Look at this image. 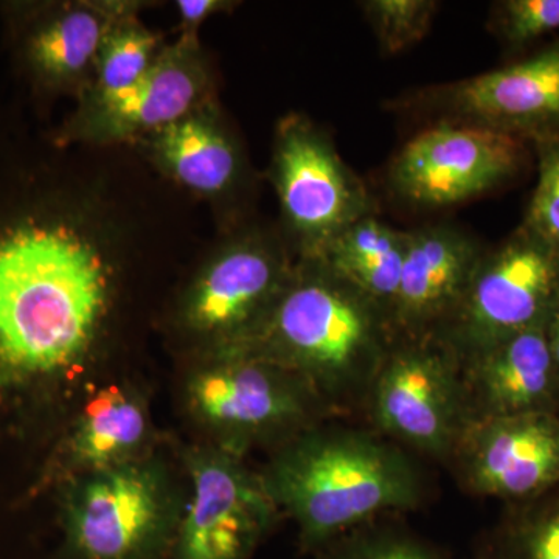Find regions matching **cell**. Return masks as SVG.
Masks as SVG:
<instances>
[{
    "label": "cell",
    "mask_w": 559,
    "mask_h": 559,
    "mask_svg": "<svg viewBox=\"0 0 559 559\" xmlns=\"http://www.w3.org/2000/svg\"><path fill=\"white\" fill-rule=\"evenodd\" d=\"M532 153L522 140L488 128L426 124L390 160L388 183L412 207H454L516 179Z\"/></svg>",
    "instance_id": "5"
},
{
    "label": "cell",
    "mask_w": 559,
    "mask_h": 559,
    "mask_svg": "<svg viewBox=\"0 0 559 559\" xmlns=\"http://www.w3.org/2000/svg\"><path fill=\"white\" fill-rule=\"evenodd\" d=\"M538 182L521 226L559 259V145L536 146Z\"/></svg>",
    "instance_id": "23"
},
{
    "label": "cell",
    "mask_w": 559,
    "mask_h": 559,
    "mask_svg": "<svg viewBox=\"0 0 559 559\" xmlns=\"http://www.w3.org/2000/svg\"><path fill=\"white\" fill-rule=\"evenodd\" d=\"M216 5L218 3L213 0H193V2L187 0V2H179V11L183 21L197 24L202 17L207 16L210 11L215 10Z\"/></svg>",
    "instance_id": "27"
},
{
    "label": "cell",
    "mask_w": 559,
    "mask_h": 559,
    "mask_svg": "<svg viewBox=\"0 0 559 559\" xmlns=\"http://www.w3.org/2000/svg\"><path fill=\"white\" fill-rule=\"evenodd\" d=\"M406 246L407 230L395 229L378 215H370L342 230L312 259L358 289L390 319Z\"/></svg>",
    "instance_id": "16"
},
{
    "label": "cell",
    "mask_w": 559,
    "mask_h": 559,
    "mask_svg": "<svg viewBox=\"0 0 559 559\" xmlns=\"http://www.w3.org/2000/svg\"><path fill=\"white\" fill-rule=\"evenodd\" d=\"M559 259L524 226L485 250L465 296L444 325L452 344L476 355L557 310Z\"/></svg>",
    "instance_id": "6"
},
{
    "label": "cell",
    "mask_w": 559,
    "mask_h": 559,
    "mask_svg": "<svg viewBox=\"0 0 559 559\" xmlns=\"http://www.w3.org/2000/svg\"><path fill=\"white\" fill-rule=\"evenodd\" d=\"M385 356L374 385V417L418 450L440 452L454 440L459 395L440 340L407 337Z\"/></svg>",
    "instance_id": "10"
},
{
    "label": "cell",
    "mask_w": 559,
    "mask_h": 559,
    "mask_svg": "<svg viewBox=\"0 0 559 559\" xmlns=\"http://www.w3.org/2000/svg\"><path fill=\"white\" fill-rule=\"evenodd\" d=\"M489 33L510 61L559 36V0H499L489 9Z\"/></svg>",
    "instance_id": "20"
},
{
    "label": "cell",
    "mask_w": 559,
    "mask_h": 559,
    "mask_svg": "<svg viewBox=\"0 0 559 559\" xmlns=\"http://www.w3.org/2000/svg\"><path fill=\"white\" fill-rule=\"evenodd\" d=\"M154 46L153 36L135 31L110 40L102 62L103 102L131 90L146 75Z\"/></svg>",
    "instance_id": "24"
},
{
    "label": "cell",
    "mask_w": 559,
    "mask_h": 559,
    "mask_svg": "<svg viewBox=\"0 0 559 559\" xmlns=\"http://www.w3.org/2000/svg\"><path fill=\"white\" fill-rule=\"evenodd\" d=\"M264 487L312 540L381 511L411 507L418 498L417 477L406 459L355 433L301 441L280 457Z\"/></svg>",
    "instance_id": "2"
},
{
    "label": "cell",
    "mask_w": 559,
    "mask_h": 559,
    "mask_svg": "<svg viewBox=\"0 0 559 559\" xmlns=\"http://www.w3.org/2000/svg\"><path fill=\"white\" fill-rule=\"evenodd\" d=\"M358 559H432L409 543H384L364 551Z\"/></svg>",
    "instance_id": "26"
},
{
    "label": "cell",
    "mask_w": 559,
    "mask_h": 559,
    "mask_svg": "<svg viewBox=\"0 0 559 559\" xmlns=\"http://www.w3.org/2000/svg\"><path fill=\"white\" fill-rule=\"evenodd\" d=\"M557 308H558V310H559V294H558V305H557Z\"/></svg>",
    "instance_id": "29"
},
{
    "label": "cell",
    "mask_w": 559,
    "mask_h": 559,
    "mask_svg": "<svg viewBox=\"0 0 559 559\" xmlns=\"http://www.w3.org/2000/svg\"><path fill=\"white\" fill-rule=\"evenodd\" d=\"M547 340H549L551 360L559 380V310H555L547 322Z\"/></svg>",
    "instance_id": "28"
},
{
    "label": "cell",
    "mask_w": 559,
    "mask_h": 559,
    "mask_svg": "<svg viewBox=\"0 0 559 559\" xmlns=\"http://www.w3.org/2000/svg\"><path fill=\"white\" fill-rule=\"evenodd\" d=\"M468 231L450 224L407 230L406 257L392 326L407 337L430 336L450 322L485 253Z\"/></svg>",
    "instance_id": "11"
},
{
    "label": "cell",
    "mask_w": 559,
    "mask_h": 559,
    "mask_svg": "<svg viewBox=\"0 0 559 559\" xmlns=\"http://www.w3.org/2000/svg\"><path fill=\"white\" fill-rule=\"evenodd\" d=\"M528 559H559V506L546 511L533 525Z\"/></svg>",
    "instance_id": "25"
},
{
    "label": "cell",
    "mask_w": 559,
    "mask_h": 559,
    "mask_svg": "<svg viewBox=\"0 0 559 559\" xmlns=\"http://www.w3.org/2000/svg\"><path fill=\"white\" fill-rule=\"evenodd\" d=\"M314 272L282 290L267 336L283 358L319 380L348 381L378 364L393 330L373 301L311 259Z\"/></svg>",
    "instance_id": "3"
},
{
    "label": "cell",
    "mask_w": 559,
    "mask_h": 559,
    "mask_svg": "<svg viewBox=\"0 0 559 559\" xmlns=\"http://www.w3.org/2000/svg\"><path fill=\"white\" fill-rule=\"evenodd\" d=\"M197 94V80L189 70L167 61L151 66L135 86L103 103L109 120L121 130H165L186 116Z\"/></svg>",
    "instance_id": "18"
},
{
    "label": "cell",
    "mask_w": 559,
    "mask_h": 559,
    "mask_svg": "<svg viewBox=\"0 0 559 559\" xmlns=\"http://www.w3.org/2000/svg\"><path fill=\"white\" fill-rule=\"evenodd\" d=\"M103 36L97 14L73 11L51 24L35 40L36 61L53 75H72L86 68Z\"/></svg>",
    "instance_id": "21"
},
{
    "label": "cell",
    "mask_w": 559,
    "mask_h": 559,
    "mask_svg": "<svg viewBox=\"0 0 559 559\" xmlns=\"http://www.w3.org/2000/svg\"><path fill=\"white\" fill-rule=\"evenodd\" d=\"M189 396L198 417L209 425L241 432L275 428L300 412L293 389L253 360L201 371L190 382Z\"/></svg>",
    "instance_id": "13"
},
{
    "label": "cell",
    "mask_w": 559,
    "mask_h": 559,
    "mask_svg": "<svg viewBox=\"0 0 559 559\" xmlns=\"http://www.w3.org/2000/svg\"><path fill=\"white\" fill-rule=\"evenodd\" d=\"M466 476L492 498H533L557 487L559 418L547 411L485 418L469 439Z\"/></svg>",
    "instance_id": "12"
},
{
    "label": "cell",
    "mask_w": 559,
    "mask_h": 559,
    "mask_svg": "<svg viewBox=\"0 0 559 559\" xmlns=\"http://www.w3.org/2000/svg\"><path fill=\"white\" fill-rule=\"evenodd\" d=\"M547 322L471 355L476 359L474 373L487 418L546 411L544 404L558 380Z\"/></svg>",
    "instance_id": "15"
},
{
    "label": "cell",
    "mask_w": 559,
    "mask_h": 559,
    "mask_svg": "<svg viewBox=\"0 0 559 559\" xmlns=\"http://www.w3.org/2000/svg\"><path fill=\"white\" fill-rule=\"evenodd\" d=\"M275 186L283 212L310 259L356 221L377 215V202L333 143L310 121L288 119L275 148Z\"/></svg>",
    "instance_id": "7"
},
{
    "label": "cell",
    "mask_w": 559,
    "mask_h": 559,
    "mask_svg": "<svg viewBox=\"0 0 559 559\" xmlns=\"http://www.w3.org/2000/svg\"><path fill=\"white\" fill-rule=\"evenodd\" d=\"M167 498L156 471L124 462L87 473L70 500V546L83 559H146L164 538Z\"/></svg>",
    "instance_id": "8"
},
{
    "label": "cell",
    "mask_w": 559,
    "mask_h": 559,
    "mask_svg": "<svg viewBox=\"0 0 559 559\" xmlns=\"http://www.w3.org/2000/svg\"><path fill=\"white\" fill-rule=\"evenodd\" d=\"M282 267L260 246H242L216 261L202 277L189 307V320L201 331L245 325L282 294Z\"/></svg>",
    "instance_id": "14"
},
{
    "label": "cell",
    "mask_w": 559,
    "mask_h": 559,
    "mask_svg": "<svg viewBox=\"0 0 559 559\" xmlns=\"http://www.w3.org/2000/svg\"><path fill=\"white\" fill-rule=\"evenodd\" d=\"M191 495L178 559H242L266 527L272 499L234 459L201 452L190 462Z\"/></svg>",
    "instance_id": "9"
},
{
    "label": "cell",
    "mask_w": 559,
    "mask_h": 559,
    "mask_svg": "<svg viewBox=\"0 0 559 559\" xmlns=\"http://www.w3.org/2000/svg\"><path fill=\"white\" fill-rule=\"evenodd\" d=\"M390 106L426 124L488 128L532 150L559 145V36L502 68L412 92Z\"/></svg>",
    "instance_id": "4"
},
{
    "label": "cell",
    "mask_w": 559,
    "mask_h": 559,
    "mask_svg": "<svg viewBox=\"0 0 559 559\" xmlns=\"http://www.w3.org/2000/svg\"><path fill=\"white\" fill-rule=\"evenodd\" d=\"M381 53H403L428 36L440 2L436 0H362L358 3Z\"/></svg>",
    "instance_id": "22"
},
{
    "label": "cell",
    "mask_w": 559,
    "mask_h": 559,
    "mask_svg": "<svg viewBox=\"0 0 559 559\" xmlns=\"http://www.w3.org/2000/svg\"><path fill=\"white\" fill-rule=\"evenodd\" d=\"M146 436V415L119 388L102 390L83 412L72 440L73 462L87 473L130 462Z\"/></svg>",
    "instance_id": "17"
},
{
    "label": "cell",
    "mask_w": 559,
    "mask_h": 559,
    "mask_svg": "<svg viewBox=\"0 0 559 559\" xmlns=\"http://www.w3.org/2000/svg\"><path fill=\"white\" fill-rule=\"evenodd\" d=\"M160 153L190 189L218 193L237 175V156L218 131L200 120H179L162 130Z\"/></svg>",
    "instance_id": "19"
},
{
    "label": "cell",
    "mask_w": 559,
    "mask_h": 559,
    "mask_svg": "<svg viewBox=\"0 0 559 559\" xmlns=\"http://www.w3.org/2000/svg\"><path fill=\"white\" fill-rule=\"evenodd\" d=\"M105 267L64 230L20 231L0 242V358L55 371L90 348L106 307Z\"/></svg>",
    "instance_id": "1"
}]
</instances>
